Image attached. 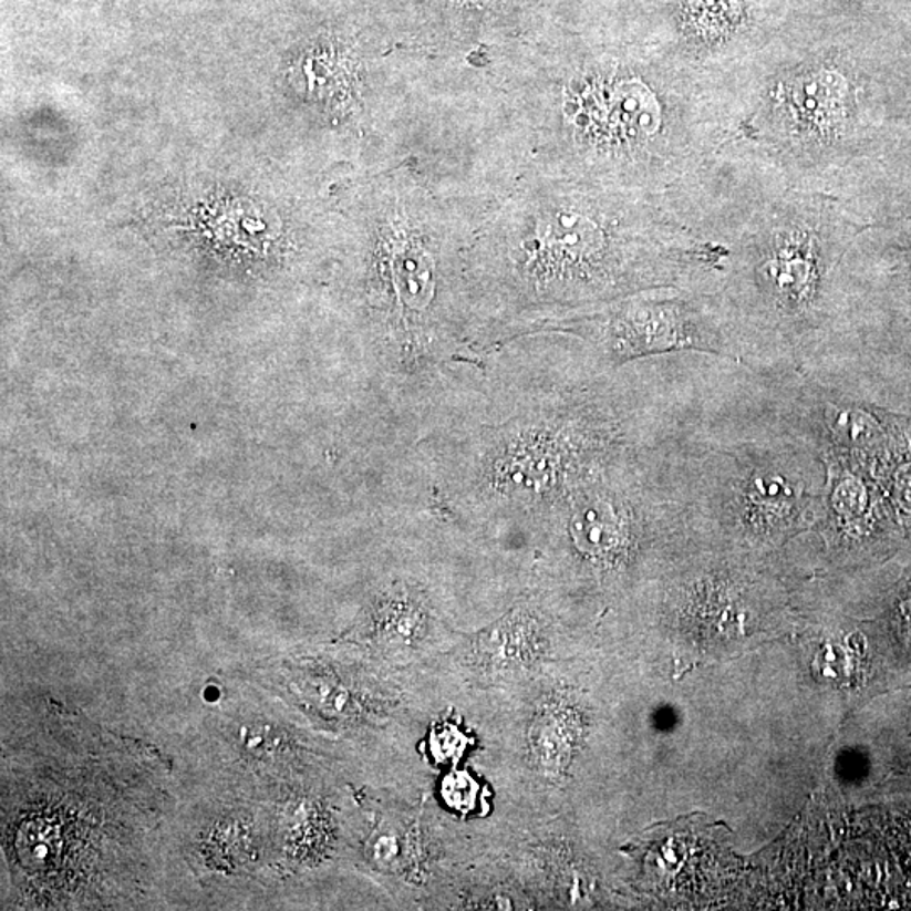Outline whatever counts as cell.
<instances>
[{"instance_id":"obj_2","label":"cell","mask_w":911,"mask_h":911,"mask_svg":"<svg viewBox=\"0 0 911 911\" xmlns=\"http://www.w3.org/2000/svg\"><path fill=\"white\" fill-rule=\"evenodd\" d=\"M491 209L482 193L437 176L418 154L366 174L343 209L355 292L373 337L412 370L476 337L466 256Z\"/></svg>"},{"instance_id":"obj_5","label":"cell","mask_w":911,"mask_h":911,"mask_svg":"<svg viewBox=\"0 0 911 911\" xmlns=\"http://www.w3.org/2000/svg\"><path fill=\"white\" fill-rule=\"evenodd\" d=\"M645 294L639 292L557 321L552 330L569 331L588 341L610 369L679 352L721 356L742 369L738 344L723 324L691 302Z\"/></svg>"},{"instance_id":"obj_4","label":"cell","mask_w":911,"mask_h":911,"mask_svg":"<svg viewBox=\"0 0 911 911\" xmlns=\"http://www.w3.org/2000/svg\"><path fill=\"white\" fill-rule=\"evenodd\" d=\"M633 449L617 407L582 397L498 433L482 462L483 488L498 500H565Z\"/></svg>"},{"instance_id":"obj_1","label":"cell","mask_w":911,"mask_h":911,"mask_svg":"<svg viewBox=\"0 0 911 911\" xmlns=\"http://www.w3.org/2000/svg\"><path fill=\"white\" fill-rule=\"evenodd\" d=\"M687 253L611 189L521 174L469 244L476 330L546 328L663 288Z\"/></svg>"},{"instance_id":"obj_6","label":"cell","mask_w":911,"mask_h":911,"mask_svg":"<svg viewBox=\"0 0 911 911\" xmlns=\"http://www.w3.org/2000/svg\"><path fill=\"white\" fill-rule=\"evenodd\" d=\"M299 209L205 188L186 193L185 199L176 193L154 208L151 220L198 247L276 267L292 262L311 237V220Z\"/></svg>"},{"instance_id":"obj_3","label":"cell","mask_w":911,"mask_h":911,"mask_svg":"<svg viewBox=\"0 0 911 911\" xmlns=\"http://www.w3.org/2000/svg\"><path fill=\"white\" fill-rule=\"evenodd\" d=\"M687 427L671 466L685 520L717 525L756 544H777L826 517L827 469L819 451L775 415L755 426Z\"/></svg>"}]
</instances>
